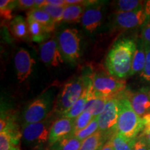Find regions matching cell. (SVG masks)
Instances as JSON below:
<instances>
[{
    "mask_svg": "<svg viewBox=\"0 0 150 150\" xmlns=\"http://www.w3.org/2000/svg\"><path fill=\"white\" fill-rule=\"evenodd\" d=\"M18 7L21 10H32L35 8V0H19Z\"/></svg>",
    "mask_w": 150,
    "mask_h": 150,
    "instance_id": "obj_35",
    "label": "cell"
},
{
    "mask_svg": "<svg viewBox=\"0 0 150 150\" xmlns=\"http://www.w3.org/2000/svg\"><path fill=\"white\" fill-rule=\"evenodd\" d=\"M134 150H150V145L142 136L136 138Z\"/></svg>",
    "mask_w": 150,
    "mask_h": 150,
    "instance_id": "obj_34",
    "label": "cell"
},
{
    "mask_svg": "<svg viewBox=\"0 0 150 150\" xmlns=\"http://www.w3.org/2000/svg\"><path fill=\"white\" fill-rule=\"evenodd\" d=\"M40 59L47 66L58 67L64 62L56 38H52L40 45Z\"/></svg>",
    "mask_w": 150,
    "mask_h": 150,
    "instance_id": "obj_10",
    "label": "cell"
},
{
    "mask_svg": "<svg viewBox=\"0 0 150 150\" xmlns=\"http://www.w3.org/2000/svg\"><path fill=\"white\" fill-rule=\"evenodd\" d=\"M95 118L91 112L88 111H83L80 114L78 117L74 119V134L88 126L89 124Z\"/></svg>",
    "mask_w": 150,
    "mask_h": 150,
    "instance_id": "obj_27",
    "label": "cell"
},
{
    "mask_svg": "<svg viewBox=\"0 0 150 150\" xmlns=\"http://www.w3.org/2000/svg\"><path fill=\"white\" fill-rule=\"evenodd\" d=\"M89 82L90 77H88L87 76L86 86L81 96L78 99L77 102L75 103L72 107H71L70 109H69L67 112H65V113H63L61 117H67L74 120L84 111L86 104H87L90 99Z\"/></svg>",
    "mask_w": 150,
    "mask_h": 150,
    "instance_id": "obj_15",
    "label": "cell"
},
{
    "mask_svg": "<svg viewBox=\"0 0 150 150\" xmlns=\"http://www.w3.org/2000/svg\"><path fill=\"white\" fill-rule=\"evenodd\" d=\"M47 2L49 4L54 6L63 7V8H65L67 6L65 0H47Z\"/></svg>",
    "mask_w": 150,
    "mask_h": 150,
    "instance_id": "obj_36",
    "label": "cell"
},
{
    "mask_svg": "<svg viewBox=\"0 0 150 150\" xmlns=\"http://www.w3.org/2000/svg\"><path fill=\"white\" fill-rule=\"evenodd\" d=\"M52 125V122L47 120L24 125L22 138L24 145L35 149L42 147L49 141Z\"/></svg>",
    "mask_w": 150,
    "mask_h": 150,
    "instance_id": "obj_6",
    "label": "cell"
},
{
    "mask_svg": "<svg viewBox=\"0 0 150 150\" xmlns=\"http://www.w3.org/2000/svg\"><path fill=\"white\" fill-rule=\"evenodd\" d=\"M86 77H77L67 83L58 95L54 110L62 116L67 112L81 96L85 88Z\"/></svg>",
    "mask_w": 150,
    "mask_h": 150,
    "instance_id": "obj_4",
    "label": "cell"
},
{
    "mask_svg": "<svg viewBox=\"0 0 150 150\" xmlns=\"http://www.w3.org/2000/svg\"><path fill=\"white\" fill-rule=\"evenodd\" d=\"M27 18L35 20L46 27L50 32H52L55 29L56 24L51 16L46 11L41 8H33L27 13Z\"/></svg>",
    "mask_w": 150,
    "mask_h": 150,
    "instance_id": "obj_19",
    "label": "cell"
},
{
    "mask_svg": "<svg viewBox=\"0 0 150 150\" xmlns=\"http://www.w3.org/2000/svg\"><path fill=\"white\" fill-rule=\"evenodd\" d=\"M41 9L46 11L51 16L56 24H59L60 22L63 21V11H64V8H63V7L54 6L47 4L46 5L42 7Z\"/></svg>",
    "mask_w": 150,
    "mask_h": 150,
    "instance_id": "obj_30",
    "label": "cell"
},
{
    "mask_svg": "<svg viewBox=\"0 0 150 150\" xmlns=\"http://www.w3.org/2000/svg\"><path fill=\"white\" fill-rule=\"evenodd\" d=\"M110 139L102 132L98 131L82 142L79 150H100Z\"/></svg>",
    "mask_w": 150,
    "mask_h": 150,
    "instance_id": "obj_20",
    "label": "cell"
},
{
    "mask_svg": "<svg viewBox=\"0 0 150 150\" xmlns=\"http://www.w3.org/2000/svg\"><path fill=\"white\" fill-rule=\"evenodd\" d=\"M89 92H90V99L86 104L84 111H88L96 117L102 113L104 108L106 106V102L109 99L104 98V97H97L92 95L91 91V77H90L89 83Z\"/></svg>",
    "mask_w": 150,
    "mask_h": 150,
    "instance_id": "obj_21",
    "label": "cell"
},
{
    "mask_svg": "<svg viewBox=\"0 0 150 150\" xmlns=\"http://www.w3.org/2000/svg\"><path fill=\"white\" fill-rule=\"evenodd\" d=\"M102 7L99 1L86 8L81 18V24L83 27L89 33H93L102 24Z\"/></svg>",
    "mask_w": 150,
    "mask_h": 150,
    "instance_id": "obj_13",
    "label": "cell"
},
{
    "mask_svg": "<svg viewBox=\"0 0 150 150\" xmlns=\"http://www.w3.org/2000/svg\"><path fill=\"white\" fill-rule=\"evenodd\" d=\"M31 39L35 42H44L47 40L51 32L46 27L35 20L27 18Z\"/></svg>",
    "mask_w": 150,
    "mask_h": 150,
    "instance_id": "obj_18",
    "label": "cell"
},
{
    "mask_svg": "<svg viewBox=\"0 0 150 150\" xmlns=\"http://www.w3.org/2000/svg\"><path fill=\"white\" fill-rule=\"evenodd\" d=\"M127 97L137 115L142 118L150 115V90L142 88Z\"/></svg>",
    "mask_w": 150,
    "mask_h": 150,
    "instance_id": "obj_14",
    "label": "cell"
},
{
    "mask_svg": "<svg viewBox=\"0 0 150 150\" xmlns=\"http://www.w3.org/2000/svg\"><path fill=\"white\" fill-rule=\"evenodd\" d=\"M81 144L82 142L73 135L49 145L47 150H79Z\"/></svg>",
    "mask_w": 150,
    "mask_h": 150,
    "instance_id": "obj_23",
    "label": "cell"
},
{
    "mask_svg": "<svg viewBox=\"0 0 150 150\" xmlns=\"http://www.w3.org/2000/svg\"><path fill=\"white\" fill-rule=\"evenodd\" d=\"M52 98L49 94L38 97L27 106L23 113V126L46 120L51 109Z\"/></svg>",
    "mask_w": 150,
    "mask_h": 150,
    "instance_id": "obj_7",
    "label": "cell"
},
{
    "mask_svg": "<svg viewBox=\"0 0 150 150\" xmlns=\"http://www.w3.org/2000/svg\"><path fill=\"white\" fill-rule=\"evenodd\" d=\"M10 29L12 34L20 40H27L31 38L27 20L22 16H17L10 22Z\"/></svg>",
    "mask_w": 150,
    "mask_h": 150,
    "instance_id": "obj_16",
    "label": "cell"
},
{
    "mask_svg": "<svg viewBox=\"0 0 150 150\" xmlns=\"http://www.w3.org/2000/svg\"><path fill=\"white\" fill-rule=\"evenodd\" d=\"M141 29V39L145 47H150V20H146Z\"/></svg>",
    "mask_w": 150,
    "mask_h": 150,
    "instance_id": "obj_31",
    "label": "cell"
},
{
    "mask_svg": "<svg viewBox=\"0 0 150 150\" xmlns=\"http://www.w3.org/2000/svg\"><path fill=\"white\" fill-rule=\"evenodd\" d=\"M47 4V0H35V8H41Z\"/></svg>",
    "mask_w": 150,
    "mask_h": 150,
    "instance_id": "obj_38",
    "label": "cell"
},
{
    "mask_svg": "<svg viewBox=\"0 0 150 150\" xmlns=\"http://www.w3.org/2000/svg\"><path fill=\"white\" fill-rule=\"evenodd\" d=\"M145 47L146 51L145 65L140 75L144 80L150 81V47Z\"/></svg>",
    "mask_w": 150,
    "mask_h": 150,
    "instance_id": "obj_32",
    "label": "cell"
},
{
    "mask_svg": "<svg viewBox=\"0 0 150 150\" xmlns=\"http://www.w3.org/2000/svg\"><path fill=\"white\" fill-rule=\"evenodd\" d=\"M126 88V82L111 74L96 73L91 77V91L93 96L110 99L117 97Z\"/></svg>",
    "mask_w": 150,
    "mask_h": 150,
    "instance_id": "obj_3",
    "label": "cell"
},
{
    "mask_svg": "<svg viewBox=\"0 0 150 150\" xmlns=\"http://www.w3.org/2000/svg\"><path fill=\"white\" fill-rule=\"evenodd\" d=\"M110 140L115 150H134L136 138L128 139L116 132Z\"/></svg>",
    "mask_w": 150,
    "mask_h": 150,
    "instance_id": "obj_25",
    "label": "cell"
},
{
    "mask_svg": "<svg viewBox=\"0 0 150 150\" xmlns=\"http://www.w3.org/2000/svg\"><path fill=\"white\" fill-rule=\"evenodd\" d=\"M11 150H20V149L18 147H14Z\"/></svg>",
    "mask_w": 150,
    "mask_h": 150,
    "instance_id": "obj_40",
    "label": "cell"
},
{
    "mask_svg": "<svg viewBox=\"0 0 150 150\" xmlns=\"http://www.w3.org/2000/svg\"><path fill=\"white\" fill-rule=\"evenodd\" d=\"M145 123L143 130H142V134L140 136L144 138L148 143L150 145V115L142 117Z\"/></svg>",
    "mask_w": 150,
    "mask_h": 150,
    "instance_id": "obj_33",
    "label": "cell"
},
{
    "mask_svg": "<svg viewBox=\"0 0 150 150\" xmlns=\"http://www.w3.org/2000/svg\"><path fill=\"white\" fill-rule=\"evenodd\" d=\"M136 42L131 38L116 40L106 56L105 65L112 76L124 79L129 76Z\"/></svg>",
    "mask_w": 150,
    "mask_h": 150,
    "instance_id": "obj_1",
    "label": "cell"
},
{
    "mask_svg": "<svg viewBox=\"0 0 150 150\" xmlns=\"http://www.w3.org/2000/svg\"><path fill=\"white\" fill-rule=\"evenodd\" d=\"M145 1L139 0H119L115 3L116 13H125L136 11L145 6Z\"/></svg>",
    "mask_w": 150,
    "mask_h": 150,
    "instance_id": "obj_26",
    "label": "cell"
},
{
    "mask_svg": "<svg viewBox=\"0 0 150 150\" xmlns=\"http://www.w3.org/2000/svg\"><path fill=\"white\" fill-rule=\"evenodd\" d=\"M86 6L82 4L68 5L64 8L63 21L68 23L77 22L81 20Z\"/></svg>",
    "mask_w": 150,
    "mask_h": 150,
    "instance_id": "obj_22",
    "label": "cell"
},
{
    "mask_svg": "<svg viewBox=\"0 0 150 150\" xmlns=\"http://www.w3.org/2000/svg\"><path fill=\"white\" fill-rule=\"evenodd\" d=\"M118 112V99L113 97L108 99L102 113L97 117L99 131L109 138L116 133Z\"/></svg>",
    "mask_w": 150,
    "mask_h": 150,
    "instance_id": "obj_8",
    "label": "cell"
},
{
    "mask_svg": "<svg viewBox=\"0 0 150 150\" xmlns=\"http://www.w3.org/2000/svg\"><path fill=\"white\" fill-rule=\"evenodd\" d=\"M74 135V120L61 117L52 123L49 137V145Z\"/></svg>",
    "mask_w": 150,
    "mask_h": 150,
    "instance_id": "obj_12",
    "label": "cell"
},
{
    "mask_svg": "<svg viewBox=\"0 0 150 150\" xmlns=\"http://www.w3.org/2000/svg\"><path fill=\"white\" fill-rule=\"evenodd\" d=\"M146 51L145 47L141 39L136 42V49L133 57L132 65L129 76H134L137 73H141L145 65Z\"/></svg>",
    "mask_w": 150,
    "mask_h": 150,
    "instance_id": "obj_17",
    "label": "cell"
},
{
    "mask_svg": "<svg viewBox=\"0 0 150 150\" xmlns=\"http://www.w3.org/2000/svg\"><path fill=\"white\" fill-rule=\"evenodd\" d=\"M18 7V1L11 0H1L0 1V12L1 19L4 20L11 21L13 20L12 11Z\"/></svg>",
    "mask_w": 150,
    "mask_h": 150,
    "instance_id": "obj_28",
    "label": "cell"
},
{
    "mask_svg": "<svg viewBox=\"0 0 150 150\" xmlns=\"http://www.w3.org/2000/svg\"><path fill=\"white\" fill-rule=\"evenodd\" d=\"M144 11H145L146 20H150V0L145 1V6H144Z\"/></svg>",
    "mask_w": 150,
    "mask_h": 150,
    "instance_id": "obj_37",
    "label": "cell"
},
{
    "mask_svg": "<svg viewBox=\"0 0 150 150\" xmlns=\"http://www.w3.org/2000/svg\"><path fill=\"white\" fill-rule=\"evenodd\" d=\"M21 134L3 131L0 132V150H11L17 147L20 142Z\"/></svg>",
    "mask_w": 150,
    "mask_h": 150,
    "instance_id": "obj_24",
    "label": "cell"
},
{
    "mask_svg": "<svg viewBox=\"0 0 150 150\" xmlns=\"http://www.w3.org/2000/svg\"><path fill=\"white\" fill-rule=\"evenodd\" d=\"M100 150H115L114 149L113 147H112V145L110 142V140H108L106 143L104 144V146L102 147V149Z\"/></svg>",
    "mask_w": 150,
    "mask_h": 150,
    "instance_id": "obj_39",
    "label": "cell"
},
{
    "mask_svg": "<svg viewBox=\"0 0 150 150\" xmlns=\"http://www.w3.org/2000/svg\"><path fill=\"white\" fill-rule=\"evenodd\" d=\"M56 40L64 61L76 65L81 54V38L78 30L63 29L58 33Z\"/></svg>",
    "mask_w": 150,
    "mask_h": 150,
    "instance_id": "obj_5",
    "label": "cell"
},
{
    "mask_svg": "<svg viewBox=\"0 0 150 150\" xmlns=\"http://www.w3.org/2000/svg\"><path fill=\"white\" fill-rule=\"evenodd\" d=\"M14 65L17 78L20 83L24 81L31 74L35 61L29 52L23 48L19 49L14 57Z\"/></svg>",
    "mask_w": 150,
    "mask_h": 150,
    "instance_id": "obj_11",
    "label": "cell"
},
{
    "mask_svg": "<svg viewBox=\"0 0 150 150\" xmlns=\"http://www.w3.org/2000/svg\"><path fill=\"white\" fill-rule=\"evenodd\" d=\"M99 131V125H98V121H97V117H95L91 123L89 124V125L88 127H86L85 129H82L78 132L75 133L74 136L76 137V138H78L79 140H81V142H83L84 140L88 138L92 135Z\"/></svg>",
    "mask_w": 150,
    "mask_h": 150,
    "instance_id": "obj_29",
    "label": "cell"
},
{
    "mask_svg": "<svg viewBox=\"0 0 150 150\" xmlns=\"http://www.w3.org/2000/svg\"><path fill=\"white\" fill-rule=\"evenodd\" d=\"M117 99L119 112L116 132L128 139H136L145 127L143 119L134 111L127 95Z\"/></svg>",
    "mask_w": 150,
    "mask_h": 150,
    "instance_id": "obj_2",
    "label": "cell"
},
{
    "mask_svg": "<svg viewBox=\"0 0 150 150\" xmlns=\"http://www.w3.org/2000/svg\"><path fill=\"white\" fill-rule=\"evenodd\" d=\"M145 21L143 6L131 12L115 13L112 18V25L117 29L130 30L142 27Z\"/></svg>",
    "mask_w": 150,
    "mask_h": 150,
    "instance_id": "obj_9",
    "label": "cell"
}]
</instances>
